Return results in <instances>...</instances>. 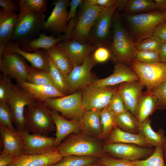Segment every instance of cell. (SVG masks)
Listing matches in <instances>:
<instances>
[{
    "mask_svg": "<svg viewBox=\"0 0 166 166\" xmlns=\"http://www.w3.org/2000/svg\"><path fill=\"white\" fill-rule=\"evenodd\" d=\"M49 73L53 85L60 92L66 95L68 94L66 80L62 73L56 67L49 58Z\"/></svg>",
    "mask_w": 166,
    "mask_h": 166,
    "instance_id": "38",
    "label": "cell"
},
{
    "mask_svg": "<svg viewBox=\"0 0 166 166\" xmlns=\"http://www.w3.org/2000/svg\"><path fill=\"white\" fill-rule=\"evenodd\" d=\"M13 124V115L8 104L6 102H0V125L12 130H17Z\"/></svg>",
    "mask_w": 166,
    "mask_h": 166,
    "instance_id": "41",
    "label": "cell"
},
{
    "mask_svg": "<svg viewBox=\"0 0 166 166\" xmlns=\"http://www.w3.org/2000/svg\"><path fill=\"white\" fill-rule=\"evenodd\" d=\"M151 121L148 117L143 121L140 123L138 127L139 133L143 136L147 143L152 148L163 145L165 136L164 131L160 128L157 132L154 131L152 128Z\"/></svg>",
    "mask_w": 166,
    "mask_h": 166,
    "instance_id": "31",
    "label": "cell"
},
{
    "mask_svg": "<svg viewBox=\"0 0 166 166\" xmlns=\"http://www.w3.org/2000/svg\"><path fill=\"white\" fill-rule=\"evenodd\" d=\"M43 103L49 109L60 112L63 117L69 120L74 119L79 120L85 112L82 93L80 91L48 99Z\"/></svg>",
    "mask_w": 166,
    "mask_h": 166,
    "instance_id": "7",
    "label": "cell"
},
{
    "mask_svg": "<svg viewBox=\"0 0 166 166\" xmlns=\"http://www.w3.org/2000/svg\"><path fill=\"white\" fill-rule=\"evenodd\" d=\"M85 2L89 4H93L105 8L117 6V10L124 9L127 5V0H85Z\"/></svg>",
    "mask_w": 166,
    "mask_h": 166,
    "instance_id": "45",
    "label": "cell"
},
{
    "mask_svg": "<svg viewBox=\"0 0 166 166\" xmlns=\"http://www.w3.org/2000/svg\"><path fill=\"white\" fill-rule=\"evenodd\" d=\"M156 10L153 1L129 0L124 10V14L134 15Z\"/></svg>",
    "mask_w": 166,
    "mask_h": 166,
    "instance_id": "32",
    "label": "cell"
},
{
    "mask_svg": "<svg viewBox=\"0 0 166 166\" xmlns=\"http://www.w3.org/2000/svg\"><path fill=\"white\" fill-rule=\"evenodd\" d=\"M18 14L8 13L0 9V57L11 40L16 25Z\"/></svg>",
    "mask_w": 166,
    "mask_h": 166,
    "instance_id": "26",
    "label": "cell"
},
{
    "mask_svg": "<svg viewBox=\"0 0 166 166\" xmlns=\"http://www.w3.org/2000/svg\"><path fill=\"white\" fill-rule=\"evenodd\" d=\"M122 143L137 145L145 148H151L147 143L141 134H135L124 131L118 126L114 128L105 144Z\"/></svg>",
    "mask_w": 166,
    "mask_h": 166,
    "instance_id": "28",
    "label": "cell"
},
{
    "mask_svg": "<svg viewBox=\"0 0 166 166\" xmlns=\"http://www.w3.org/2000/svg\"><path fill=\"white\" fill-rule=\"evenodd\" d=\"M59 44L67 54L73 67L81 65L85 57L98 47L71 39Z\"/></svg>",
    "mask_w": 166,
    "mask_h": 166,
    "instance_id": "20",
    "label": "cell"
},
{
    "mask_svg": "<svg viewBox=\"0 0 166 166\" xmlns=\"http://www.w3.org/2000/svg\"><path fill=\"white\" fill-rule=\"evenodd\" d=\"M119 86L90 85L82 89V101L84 111L91 110L101 111L108 105Z\"/></svg>",
    "mask_w": 166,
    "mask_h": 166,
    "instance_id": "10",
    "label": "cell"
},
{
    "mask_svg": "<svg viewBox=\"0 0 166 166\" xmlns=\"http://www.w3.org/2000/svg\"><path fill=\"white\" fill-rule=\"evenodd\" d=\"M0 6L7 13H13L19 11L17 1L0 0Z\"/></svg>",
    "mask_w": 166,
    "mask_h": 166,
    "instance_id": "49",
    "label": "cell"
},
{
    "mask_svg": "<svg viewBox=\"0 0 166 166\" xmlns=\"http://www.w3.org/2000/svg\"><path fill=\"white\" fill-rule=\"evenodd\" d=\"M159 53L161 62L166 64V42L163 43Z\"/></svg>",
    "mask_w": 166,
    "mask_h": 166,
    "instance_id": "54",
    "label": "cell"
},
{
    "mask_svg": "<svg viewBox=\"0 0 166 166\" xmlns=\"http://www.w3.org/2000/svg\"><path fill=\"white\" fill-rule=\"evenodd\" d=\"M69 0L52 1L54 8L44 24V29L55 34L65 33L68 24L69 11L67 8Z\"/></svg>",
    "mask_w": 166,
    "mask_h": 166,
    "instance_id": "16",
    "label": "cell"
},
{
    "mask_svg": "<svg viewBox=\"0 0 166 166\" xmlns=\"http://www.w3.org/2000/svg\"><path fill=\"white\" fill-rule=\"evenodd\" d=\"M38 36V38H35L25 44L22 47L21 49L29 52H36L40 49L47 50L61 41L65 42L70 39L69 35L66 33L57 37L48 36L45 33L39 34Z\"/></svg>",
    "mask_w": 166,
    "mask_h": 166,
    "instance_id": "27",
    "label": "cell"
},
{
    "mask_svg": "<svg viewBox=\"0 0 166 166\" xmlns=\"http://www.w3.org/2000/svg\"><path fill=\"white\" fill-rule=\"evenodd\" d=\"M136 166H166L163 145L155 147L153 152L147 159L132 161Z\"/></svg>",
    "mask_w": 166,
    "mask_h": 166,
    "instance_id": "36",
    "label": "cell"
},
{
    "mask_svg": "<svg viewBox=\"0 0 166 166\" xmlns=\"http://www.w3.org/2000/svg\"><path fill=\"white\" fill-rule=\"evenodd\" d=\"M50 113L56 127L54 145L57 148L68 136L73 132H80L79 120L75 119L68 120L61 115L58 112L53 110L50 109Z\"/></svg>",
    "mask_w": 166,
    "mask_h": 166,
    "instance_id": "23",
    "label": "cell"
},
{
    "mask_svg": "<svg viewBox=\"0 0 166 166\" xmlns=\"http://www.w3.org/2000/svg\"><path fill=\"white\" fill-rule=\"evenodd\" d=\"M134 60L145 63L161 62L159 52L151 50L137 51Z\"/></svg>",
    "mask_w": 166,
    "mask_h": 166,
    "instance_id": "43",
    "label": "cell"
},
{
    "mask_svg": "<svg viewBox=\"0 0 166 166\" xmlns=\"http://www.w3.org/2000/svg\"><path fill=\"white\" fill-rule=\"evenodd\" d=\"M17 81V85L28 93L35 101L43 103L48 99L65 96L52 85H37L22 80Z\"/></svg>",
    "mask_w": 166,
    "mask_h": 166,
    "instance_id": "22",
    "label": "cell"
},
{
    "mask_svg": "<svg viewBox=\"0 0 166 166\" xmlns=\"http://www.w3.org/2000/svg\"><path fill=\"white\" fill-rule=\"evenodd\" d=\"M157 102L156 97L152 93L146 91L142 92L135 115L139 123L149 117L157 110Z\"/></svg>",
    "mask_w": 166,
    "mask_h": 166,
    "instance_id": "30",
    "label": "cell"
},
{
    "mask_svg": "<svg viewBox=\"0 0 166 166\" xmlns=\"http://www.w3.org/2000/svg\"><path fill=\"white\" fill-rule=\"evenodd\" d=\"M156 10L166 12V0H154Z\"/></svg>",
    "mask_w": 166,
    "mask_h": 166,
    "instance_id": "53",
    "label": "cell"
},
{
    "mask_svg": "<svg viewBox=\"0 0 166 166\" xmlns=\"http://www.w3.org/2000/svg\"><path fill=\"white\" fill-rule=\"evenodd\" d=\"M124 14L135 45L153 35L157 26L166 21V12L157 10L134 15Z\"/></svg>",
    "mask_w": 166,
    "mask_h": 166,
    "instance_id": "4",
    "label": "cell"
},
{
    "mask_svg": "<svg viewBox=\"0 0 166 166\" xmlns=\"http://www.w3.org/2000/svg\"><path fill=\"white\" fill-rule=\"evenodd\" d=\"M79 132L68 136L57 148L62 156L74 155L101 157L105 156L106 152L98 141Z\"/></svg>",
    "mask_w": 166,
    "mask_h": 166,
    "instance_id": "2",
    "label": "cell"
},
{
    "mask_svg": "<svg viewBox=\"0 0 166 166\" xmlns=\"http://www.w3.org/2000/svg\"><path fill=\"white\" fill-rule=\"evenodd\" d=\"M48 1L46 0H17L19 11L27 10L34 12L42 13H44L46 10Z\"/></svg>",
    "mask_w": 166,
    "mask_h": 166,
    "instance_id": "39",
    "label": "cell"
},
{
    "mask_svg": "<svg viewBox=\"0 0 166 166\" xmlns=\"http://www.w3.org/2000/svg\"><path fill=\"white\" fill-rule=\"evenodd\" d=\"M153 34L158 36L163 42H166V21L157 26Z\"/></svg>",
    "mask_w": 166,
    "mask_h": 166,
    "instance_id": "50",
    "label": "cell"
},
{
    "mask_svg": "<svg viewBox=\"0 0 166 166\" xmlns=\"http://www.w3.org/2000/svg\"><path fill=\"white\" fill-rule=\"evenodd\" d=\"M101 111L91 110L84 112L79 120L81 133L93 137L100 136L102 131Z\"/></svg>",
    "mask_w": 166,
    "mask_h": 166,
    "instance_id": "24",
    "label": "cell"
},
{
    "mask_svg": "<svg viewBox=\"0 0 166 166\" xmlns=\"http://www.w3.org/2000/svg\"><path fill=\"white\" fill-rule=\"evenodd\" d=\"M144 86L139 80L125 82L120 85L125 108L135 116Z\"/></svg>",
    "mask_w": 166,
    "mask_h": 166,
    "instance_id": "21",
    "label": "cell"
},
{
    "mask_svg": "<svg viewBox=\"0 0 166 166\" xmlns=\"http://www.w3.org/2000/svg\"><path fill=\"white\" fill-rule=\"evenodd\" d=\"M163 42L158 36L153 34L136 45L137 51L151 50L159 52Z\"/></svg>",
    "mask_w": 166,
    "mask_h": 166,
    "instance_id": "40",
    "label": "cell"
},
{
    "mask_svg": "<svg viewBox=\"0 0 166 166\" xmlns=\"http://www.w3.org/2000/svg\"><path fill=\"white\" fill-rule=\"evenodd\" d=\"M96 160V157L93 156L69 155L62 156L61 160L52 166H86Z\"/></svg>",
    "mask_w": 166,
    "mask_h": 166,
    "instance_id": "35",
    "label": "cell"
},
{
    "mask_svg": "<svg viewBox=\"0 0 166 166\" xmlns=\"http://www.w3.org/2000/svg\"><path fill=\"white\" fill-rule=\"evenodd\" d=\"M35 101L28 93L18 85L13 84L7 103L11 110L13 124L15 125L17 131L25 129V108Z\"/></svg>",
    "mask_w": 166,
    "mask_h": 166,
    "instance_id": "12",
    "label": "cell"
},
{
    "mask_svg": "<svg viewBox=\"0 0 166 166\" xmlns=\"http://www.w3.org/2000/svg\"><path fill=\"white\" fill-rule=\"evenodd\" d=\"M118 7L114 6L104 9L91 29L88 43L98 47H108L111 40L110 31L113 18Z\"/></svg>",
    "mask_w": 166,
    "mask_h": 166,
    "instance_id": "9",
    "label": "cell"
},
{
    "mask_svg": "<svg viewBox=\"0 0 166 166\" xmlns=\"http://www.w3.org/2000/svg\"><path fill=\"white\" fill-rule=\"evenodd\" d=\"M12 78L3 75L0 81V102L7 103L8 98L11 93L13 84L11 82Z\"/></svg>",
    "mask_w": 166,
    "mask_h": 166,
    "instance_id": "44",
    "label": "cell"
},
{
    "mask_svg": "<svg viewBox=\"0 0 166 166\" xmlns=\"http://www.w3.org/2000/svg\"><path fill=\"white\" fill-rule=\"evenodd\" d=\"M86 166H105L102 165L100 164H91L86 165Z\"/></svg>",
    "mask_w": 166,
    "mask_h": 166,
    "instance_id": "56",
    "label": "cell"
},
{
    "mask_svg": "<svg viewBox=\"0 0 166 166\" xmlns=\"http://www.w3.org/2000/svg\"><path fill=\"white\" fill-rule=\"evenodd\" d=\"M152 93L157 99V110L166 109V80Z\"/></svg>",
    "mask_w": 166,
    "mask_h": 166,
    "instance_id": "47",
    "label": "cell"
},
{
    "mask_svg": "<svg viewBox=\"0 0 166 166\" xmlns=\"http://www.w3.org/2000/svg\"><path fill=\"white\" fill-rule=\"evenodd\" d=\"M112 39L107 47L111 57L116 62L123 63L128 66L134 60L137 50L133 39L123 26L122 20L117 10L112 19Z\"/></svg>",
    "mask_w": 166,
    "mask_h": 166,
    "instance_id": "1",
    "label": "cell"
},
{
    "mask_svg": "<svg viewBox=\"0 0 166 166\" xmlns=\"http://www.w3.org/2000/svg\"><path fill=\"white\" fill-rule=\"evenodd\" d=\"M93 57L97 63H102L107 61L111 57V53L108 48L101 46L94 51Z\"/></svg>",
    "mask_w": 166,
    "mask_h": 166,
    "instance_id": "48",
    "label": "cell"
},
{
    "mask_svg": "<svg viewBox=\"0 0 166 166\" xmlns=\"http://www.w3.org/2000/svg\"><path fill=\"white\" fill-rule=\"evenodd\" d=\"M107 106L109 109L117 116L127 111L121 95L120 85Z\"/></svg>",
    "mask_w": 166,
    "mask_h": 166,
    "instance_id": "42",
    "label": "cell"
},
{
    "mask_svg": "<svg viewBox=\"0 0 166 166\" xmlns=\"http://www.w3.org/2000/svg\"><path fill=\"white\" fill-rule=\"evenodd\" d=\"M0 134L3 146L1 152L9 154L14 158L22 154L23 141L17 130L0 125Z\"/></svg>",
    "mask_w": 166,
    "mask_h": 166,
    "instance_id": "25",
    "label": "cell"
},
{
    "mask_svg": "<svg viewBox=\"0 0 166 166\" xmlns=\"http://www.w3.org/2000/svg\"><path fill=\"white\" fill-rule=\"evenodd\" d=\"M4 52L18 54L29 61L32 67L35 69L45 72L49 71V57L46 51L44 49L33 53L27 52L22 50L18 45L10 41L6 45Z\"/></svg>",
    "mask_w": 166,
    "mask_h": 166,
    "instance_id": "19",
    "label": "cell"
},
{
    "mask_svg": "<svg viewBox=\"0 0 166 166\" xmlns=\"http://www.w3.org/2000/svg\"><path fill=\"white\" fill-rule=\"evenodd\" d=\"M129 67L148 92H153L166 80V64L163 63H145L134 60Z\"/></svg>",
    "mask_w": 166,
    "mask_h": 166,
    "instance_id": "6",
    "label": "cell"
},
{
    "mask_svg": "<svg viewBox=\"0 0 166 166\" xmlns=\"http://www.w3.org/2000/svg\"><path fill=\"white\" fill-rule=\"evenodd\" d=\"M103 148L105 152L119 158L133 161L150 156L155 148L122 143L105 144Z\"/></svg>",
    "mask_w": 166,
    "mask_h": 166,
    "instance_id": "14",
    "label": "cell"
},
{
    "mask_svg": "<svg viewBox=\"0 0 166 166\" xmlns=\"http://www.w3.org/2000/svg\"><path fill=\"white\" fill-rule=\"evenodd\" d=\"M92 53L85 57L81 65L74 67L68 76L66 82L68 94L79 89L82 90L96 80L91 71L97 63L94 60Z\"/></svg>",
    "mask_w": 166,
    "mask_h": 166,
    "instance_id": "11",
    "label": "cell"
},
{
    "mask_svg": "<svg viewBox=\"0 0 166 166\" xmlns=\"http://www.w3.org/2000/svg\"><path fill=\"white\" fill-rule=\"evenodd\" d=\"M62 158L56 148L53 151L45 154H22L14 158L8 166H52Z\"/></svg>",
    "mask_w": 166,
    "mask_h": 166,
    "instance_id": "17",
    "label": "cell"
},
{
    "mask_svg": "<svg viewBox=\"0 0 166 166\" xmlns=\"http://www.w3.org/2000/svg\"><path fill=\"white\" fill-rule=\"evenodd\" d=\"M79 6L77 20L71 39L88 43L91 29L96 19L105 8L88 4L85 0H83Z\"/></svg>",
    "mask_w": 166,
    "mask_h": 166,
    "instance_id": "8",
    "label": "cell"
},
{
    "mask_svg": "<svg viewBox=\"0 0 166 166\" xmlns=\"http://www.w3.org/2000/svg\"><path fill=\"white\" fill-rule=\"evenodd\" d=\"M17 131L23 141L22 154H45L50 152L56 148L54 145L55 137L38 134H30L25 130Z\"/></svg>",
    "mask_w": 166,
    "mask_h": 166,
    "instance_id": "13",
    "label": "cell"
},
{
    "mask_svg": "<svg viewBox=\"0 0 166 166\" xmlns=\"http://www.w3.org/2000/svg\"><path fill=\"white\" fill-rule=\"evenodd\" d=\"M83 1L82 0H72L69 3L70 8L69 11V22L71 19L76 17V12L77 8L80 6Z\"/></svg>",
    "mask_w": 166,
    "mask_h": 166,
    "instance_id": "51",
    "label": "cell"
},
{
    "mask_svg": "<svg viewBox=\"0 0 166 166\" xmlns=\"http://www.w3.org/2000/svg\"><path fill=\"white\" fill-rule=\"evenodd\" d=\"M163 151L164 158L166 163V136H165L164 141L163 145Z\"/></svg>",
    "mask_w": 166,
    "mask_h": 166,
    "instance_id": "55",
    "label": "cell"
},
{
    "mask_svg": "<svg viewBox=\"0 0 166 166\" xmlns=\"http://www.w3.org/2000/svg\"><path fill=\"white\" fill-rule=\"evenodd\" d=\"M45 18L44 13L27 10L20 11L11 41L21 47L35 38L44 29Z\"/></svg>",
    "mask_w": 166,
    "mask_h": 166,
    "instance_id": "3",
    "label": "cell"
},
{
    "mask_svg": "<svg viewBox=\"0 0 166 166\" xmlns=\"http://www.w3.org/2000/svg\"><path fill=\"white\" fill-rule=\"evenodd\" d=\"M117 117L107 106L101 111V122L102 131L98 137L101 139L106 140L115 127L117 126Z\"/></svg>",
    "mask_w": 166,
    "mask_h": 166,
    "instance_id": "33",
    "label": "cell"
},
{
    "mask_svg": "<svg viewBox=\"0 0 166 166\" xmlns=\"http://www.w3.org/2000/svg\"><path fill=\"white\" fill-rule=\"evenodd\" d=\"M23 58L15 53L4 52L0 57V69L3 75L17 81H27L28 65Z\"/></svg>",
    "mask_w": 166,
    "mask_h": 166,
    "instance_id": "15",
    "label": "cell"
},
{
    "mask_svg": "<svg viewBox=\"0 0 166 166\" xmlns=\"http://www.w3.org/2000/svg\"><path fill=\"white\" fill-rule=\"evenodd\" d=\"M14 157L9 154L1 152L0 155V166H8L13 161Z\"/></svg>",
    "mask_w": 166,
    "mask_h": 166,
    "instance_id": "52",
    "label": "cell"
},
{
    "mask_svg": "<svg viewBox=\"0 0 166 166\" xmlns=\"http://www.w3.org/2000/svg\"><path fill=\"white\" fill-rule=\"evenodd\" d=\"M27 78L26 82L37 85L51 84L53 85L49 72L38 70L28 65H27Z\"/></svg>",
    "mask_w": 166,
    "mask_h": 166,
    "instance_id": "37",
    "label": "cell"
},
{
    "mask_svg": "<svg viewBox=\"0 0 166 166\" xmlns=\"http://www.w3.org/2000/svg\"><path fill=\"white\" fill-rule=\"evenodd\" d=\"M45 51L49 59L66 80L73 67L65 51L59 44Z\"/></svg>",
    "mask_w": 166,
    "mask_h": 166,
    "instance_id": "29",
    "label": "cell"
},
{
    "mask_svg": "<svg viewBox=\"0 0 166 166\" xmlns=\"http://www.w3.org/2000/svg\"><path fill=\"white\" fill-rule=\"evenodd\" d=\"M138 80L139 78L137 74L129 66L123 63L117 62L112 74L104 78L96 79L90 85L101 87L113 86L127 82Z\"/></svg>",
    "mask_w": 166,
    "mask_h": 166,
    "instance_id": "18",
    "label": "cell"
},
{
    "mask_svg": "<svg viewBox=\"0 0 166 166\" xmlns=\"http://www.w3.org/2000/svg\"><path fill=\"white\" fill-rule=\"evenodd\" d=\"M139 123L135 117L127 111L117 117V125L122 130L127 132L136 134L139 133Z\"/></svg>",
    "mask_w": 166,
    "mask_h": 166,
    "instance_id": "34",
    "label": "cell"
},
{
    "mask_svg": "<svg viewBox=\"0 0 166 166\" xmlns=\"http://www.w3.org/2000/svg\"><path fill=\"white\" fill-rule=\"evenodd\" d=\"M98 163L105 166H136L132 161L125 159L105 156L101 157Z\"/></svg>",
    "mask_w": 166,
    "mask_h": 166,
    "instance_id": "46",
    "label": "cell"
},
{
    "mask_svg": "<svg viewBox=\"0 0 166 166\" xmlns=\"http://www.w3.org/2000/svg\"><path fill=\"white\" fill-rule=\"evenodd\" d=\"M25 129L33 134L48 136L56 130L50 109L43 103L35 101L24 110Z\"/></svg>",
    "mask_w": 166,
    "mask_h": 166,
    "instance_id": "5",
    "label": "cell"
}]
</instances>
